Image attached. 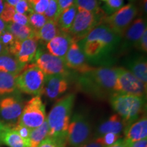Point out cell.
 <instances>
[{
	"label": "cell",
	"mask_w": 147,
	"mask_h": 147,
	"mask_svg": "<svg viewBox=\"0 0 147 147\" xmlns=\"http://www.w3.org/2000/svg\"><path fill=\"white\" fill-rule=\"evenodd\" d=\"M77 13V8L74 4L71 6L67 8V10L63 11L61 14L59 16L56 21L60 32L67 33L71 27Z\"/></svg>",
	"instance_id": "26"
},
{
	"label": "cell",
	"mask_w": 147,
	"mask_h": 147,
	"mask_svg": "<svg viewBox=\"0 0 147 147\" xmlns=\"http://www.w3.org/2000/svg\"><path fill=\"white\" fill-rule=\"evenodd\" d=\"M23 103L18 95H8L0 100V116L3 120L13 122L19 119Z\"/></svg>",
	"instance_id": "15"
},
{
	"label": "cell",
	"mask_w": 147,
	"mask_h": 147,
	"mask_svg": "<svg viewBox=\"0 0 147 147\" xmlns=\"http://www.w3.org/2000/svg\"><path fill=\"white\" fill-rule=\"evenodd\" d=\"M49 127L47 119L41 125L31 130L29 147H38L44 140L49 136Z\"/></svg>",
	"instance_id": "27"
},
{
	"label": "cell",
	"mask_w": 147,
	"mask_h": 147,
	"mask_svg": "<svg viewBox=\"0 0 147 147\" xmlns=\"http://www.w3.org/2000/svg\"><path fill=\"white\" fill-rule=\"evenodd\" d=\"M117 80L115 93L136 95L146 98V84L124 67H115Z\"/></svg>",
	"instance_id": "8"
},
{
	"label": "cell",
	"mask_w": 147,
	"mask_h": 147,
	"mask_svg": "<svg viewBox=\"0 0 147 147\" xmlns=\"http://www.w3.org/2000/svg\"><path fill=\"white\" fill-rule=\"evenodd\" d=\"M74 4L77 9L83 10L95 14H104L97 0H74Z\"/></svg>",
	"instance_id": "28"
},
{
	"label": "cell",
	"mask_w": 147,
	"mask_h": 147,
	"mask_svg": "<svg viewBox=\"0 0 147 147\" xmlns=\"http://www.w3.org/2000/svg\"><path fill=\"white\" fill-rule=\"evenodd\" d=\"M8 51V49H7L6 47H4L2 44L0 42V55H1V54H3V53H5V51Z\"/></svg>",
	"instance_id": "48"
},
{
	"label": "cell",
	"mask_w": 147,
	"mask_h": 147,
	"mask_svg": "<svg viewBox=\"0 0 147 147\" xmlns=\"http://www.w3.org/2000/svg\"><path fill=\"white\" fill-rule=\"evenodd\" d=\"M92 137L89 119L83 113H75L71 117L67 129L66 143L71 147H80L89 142Z\"/></svg>",
	"instance_id": "6"
},
{
	"label": "cell",
	"mask_w": 147,
	"mask_h": 147,
	"mask_svg": "<svg viewBox=\"0 0 147 147\" xmlns=\"http://www.w3.org/2000/svg\"><path fill=\"white\" fill-rule=\"evenodd\" d=\"M125 65L127 70L138 78L140 80L146 84L147 82V62L146 58L142 55H136L129 58Z\"/></svg>",
	"instance_id": "20"
},
{
	"label": "cell",
	"mask_w": 147,
	"mask_h": 147,
	"mask_svg": "<svg viewBox=\"0 0 147 147\" xmlns=\"http://www.w3.org/2000/svg\"><path fill=\"white\" fill-rule=\"evenodd\" d=\"M15 13L16 11L14 9V6L5 3L4 8H3V12H1V15H0V18L5 23H10V22H12V17Z\"/></svg>",
	"instance_id": "35"
},
{
	"label": "cell",
	"mask_w": 147,
	"mask_h": 147,
	"mask_svg": "<svg viewBox=\"0 0 147 147\" xmlns=\"http://www.w3.org/2000/svg\"><path fill=\"white\" fill-rule=\"evenodd\" d=\"M64 61L67 68L77 71L79 74L86 73L94 67L89 63L78 42H73L71 44Z\"/></svg>",
	"instance_id": "14"
},
{
	"label": "cell",
	"mask_w": 147,
	"mask_h": 147,
	"mask_svg": "<svg viewBox=\"0 0 147 147\" xmlns=\"http://www.w3.org/2000/svg\"><path fill=\"white\" fill-rule=\"evenodd\" d=\"M6 23H5L0 18V35L6 29Z\"/></svg>",
	"instance_id": "45"
},
{
	"label": "cell",
	"mask_w": 147,
	"mask_h": 147,
	"mask_svg": "<svg viewBox=\"0 0 147 147\" xmlns=\"http://www.w3.org/2000/svg\"><path fill=\"white\" fill-rule=\"evenodd\" d=\"M72 42L73 40L68 33L60 32L57 36L47 44V49L51 55L64 59Z\"/></svg>",
	"instance_id": "18"
},
{
	"label": "cell",
	"mask_w": 147,
	"mask_h": 147,
	"mask_svg": "<svg viewBox=\"0 0 147 147\" xmlns=\"http://www.w3.org/2000/svg\"><path fill=\"white\" fill-rule=\"evenodd\" d=\"M59 32V29L55 21H47L43 27L36 32L35 38L38 42L40 41L42 43L47 44L57 36Z\"/></svg>",
	"instance_id": "23"
},
{
	"label": "cell",
	"mask_w": 147,
	"mask_h": 147,
	"mask_svg": "<svg viewBox=\"0 0 147 147\" xmlns=\"http://www.w3.org/2000/svg\"><path fill=\"white\" fill-rule=\"evenodd\" d=\"M38 147H66V144L48 136L42 141Z\"/></svg>",
	"instance_id": "37"
},
{
	"label": "cell",
	"mask_w": 147,
	"mask_h": 147,
	"mask_svg": "<svg viewBox=\"0 0 147 147\" xmlns=\"http://www.w3.org/2000/svg\"><path fill=\"white\" fill-rule=\"evenodd\" d=\"M43 14L48 21H53L56 23L58 18L57 1L56 0H49V5Z\"/></svg>",
	"instance_id": "32"
},
{
	"label": "cell",
	"mask_w": 147,
	"mask_h": 147,
	"mask_svg": "<svg viewBox=\"0 0 147 147\" xmlns=\"http://www.w3.org/2000/svg\"><path fill=\"white\" fill-rule=\"evenodd\" d=\"M121 38L106 25L100 24L78 42V45L89 64H102L112 58L119 47Z\"/></svg>",
	"instance_id": "1"
},
{
	"label": "cell",
	"mask_w": 147,
	"mask_h": 147,
	"mask_svg": "<svg viewBox=\"0 0 147 147\" xmlns=\"http://www.w3.org/2000/svg\"><path fill=\"white\" fill-rule=\"evenodd\" d=\"M146 30V22L144 18H138L132 22L126 29L120 47V53L127 52L133 48H137L141 37Z\"/></svg>",
	"instance_id": "13"
},
{
	"label": "cell",
	"mask_w": 147,
	"mask_h": 147,
	"mask_svg": "<svg viewBox=\"0 0 147 147\" xmlns=\"http://www.w3.org/2000/svg\"><path fill=\"white\" fill-rule=\"evenodd\" d=\"M32 63L36 64L46 76L61 74L67 76L69 74L63 59L54 56L41 49L37 50Z\"/></svg>",
	"instance_id": "11"
},
{
	"label": "cell",
	"mask_w": 147,
	"mask_h": 147,
	"mask_svg": "<svg viewBox=\"0 0 147 147\" xmlns=\"http://www.w3.org/2000/svg\"><path fill=\"white\" fill-rule=\"evenodd\" d=\"M4 3L3 0H0V15H1V12H3V8H4Z\"/></svg>",
	"instance_id": "49"
},
{
	"label": "cell",
	"mask_w": 147,
	"mask_h": 147,
	"mask_svg": "<svg viewBox=\"0 0 147 147\" xmlns=\"http://www.w3.org/2000/svg\"><path fill=\"white\" fill-rule=\"evenodd\" d=\"M6 127L7 125H5L3 124L1 121H0V143H1V136Z\"/></svg>",
	"instance_id": "47"
},
{
	"label": "cell",
	"mask_w": 147,
	"mask_h": 147,
	"mask_svg": "<svg viewBox=\"0 0 147 147\" xmlns=\"http://www.w3.org/2000/svg\"><path fill=\"white\" fill-rule=\"evenodd\" d=\"M108 147H129V142L124 138H121L115 144Z\"/></svg>",
	"instance_id": "43"
},
{
	"label": "cell",
	"mask_w": 147,
	"mask_h": 147,
	"mask_svg": "<svg viewBox=\"0 0 147 147\" xmlns=\"http://www.w3.org/2000/svg\"><path fill=\"white\" fill-rule=\"evenodd\" d=\"M46 119L45 104L40 96H34L23 106L18 123L32 129L41 125Z\"/></svg>",
	"instance_id": "10"
},
{
	"label": "cell",
	"mask_w": 147,
	"mask_h": 147,
	"mask_svg": "<svg viewBox=\"0 0 147 147\" xmlns=\"http://www.w3.org/2000/svg\"><path fill=\"white\" fill-rule=\"evenodd\" d=\"M76 95L69 93L55 104L47 117L49 125V137L67 144V129L71 117Z\"/></svg>",
	"instance_id": "3"
},
{
	"label": "cell",
	"mask_w": 147,
	"mask_h": 147,
	"mask_svg": "<svg viewBox=\"0 0 147 147\" xmlns=\"http://www.w3.org/2000/svg\"><path fill=\"white\" fill-rule=\"evenodd\" d=\"M57 1L58 5V17L63 11L69 8L74 3V0H57Z\"/></svg>",
	"instance_id": "39"
},
{
	"label": "cell",
	"mask_w": 147,
	"mask_h": 147,
	"mask_svg": "<svg viewBox=\"0 0 147 147\" xmlns=\"http://www.w3.org/2000/svg\"><path fill=\"white\" fill-rule=\"evenodd\" d=\"M1 142L8 147H27L26 143L13 127L7 125L1 136Z\"/></svg>",
	"instance_id": "25"
},
{
	"label": "cell",
	"mask_w": 147,
	"mask_h": 147,
	"mask_svg": "<svg viewBox=\"0 0 147 147\" xmlns=\"http://www.w3.org/2000/svg\"><path fill=\"white\" fill-rule=\"evenodd\" d=\"M46 75L34 63L27 64L16 78L17 89L34 96L42 95Z\"/></svg>",
	"instance_id": "5"
},
{
	"label": "cell",
	"mask_w": 147,
	"mask_h": 147,
	"mask_svg": "<svg viewBox=\"0 0 147 147\" xmlns=\"http://www.w3.org/2000/svg\"><path fill=\"white\" fill-rule=\"evenodd\" d=\"M28 21L29 26L32 27L35 32H36L43 27L48 20L43 14L32 12L28 16Z\"/></svg>",
	"instance_id": "29"
},
{
	"label": "cell",
	"mask_w": 147,
	"mask_h": 147,
	"mask_svg": "<svg viewBox=\"0 0 147 147\" xmlns=\"http://www.w3.org/2000/svg\"><path fill=\"white\" fill-rule=\"evenodd\" d=\"M124 139L128 142H134L146 139L147 138V118L143 115L136 121L125 127L123 130Z\"/></svg>",
	"instance_id": "17"
},
{
	"label": "cell",
	"mask_w": 147,
	"mask_h": 147,
	"mask_svg": "<svg viewBox=\"0 0 147 147\" xmlns=\"http://www.w3.org/2000/svg\"><path fill=\"white\" fill-rule=\"evenodd\" d=\"M112 108L122 119L125 127L136 121L144 110L146 98L114 93L110 96Z\"/></svg>",
	"instance_id": "4"
},
{
	"label": "cell",
	"mask_w": 147,
	"mask_h": 147,
	"mask_svg": "<svg viewBox=\"0 0 147 147\" xmlns=\"http://www.w3.org/2000/svg\"><path fill=\"white\" fill-rule=\"evenodd\" d=\"M14 129H15L19 136L22 138V139L26 143L27 147H29V140L30 136L31 129H29L26 126L22 125L21 124L17 123L15 126L13 127Z\"/></svg>",
	"instance_id": "36"
},
{
	"label": "cell",
	"mask_w": 147,
	"mask_h": 147,
	"mask_svg": "<svg viewBox=\"0 0 147 147\" xmlns=\"http://www.w3.org/2000/svg\"><path fill=\"white\" fill-rule=\"evenodd\" d=\"M124 129L125 125L122 119L117 114H114L98 126L93 134V138H96L109 133L121 135Z\"/></svg>",
	"instance_id": "19"
},
{
	"label": "cell",
	"mask_w": 147,
	"mask_h": 147,
	"mask_svg": "<svg viewBox=\"0 0 147 147\" xmlns=\"http://www.w3.org/2000/svg\"><path fill=\"white\" fill-rule=\"evenodd\" d=\"M56 1H57V0H56Z\"/></svg>",
	"instance_id": "53"
},
{
	"label": "cell",
	"mask_w": 147,
	"mask_h": 147,
	"mask_svg": "<svg viewBox=\"0 0 147 147\" xmlns=\"http://www.w3.org/2000/svg\"><path fill=\"white\" fill-rule=\"evenodd\" d=\"M129 1H135V0H129Z\"/></svg>",
	"instance_id": "51"
},
{
	"label": "cell",
	"mask_w": 147,
	"mask_h": 147,
	"mask_svg": "<svg viewBox=\"0 0 147 147\" xmlns=\"http://www.w3.org/2000/svg\"><path fill=\"white\" fill-rule=\"evenodd\" d=\"M138 49L144 53L147 52V29L141 37L138 46Z\"/></svg>",
	"instance_id": "41"
},
{
	"label": "cell",
	"mask_w": 147,
	"mask_h": 147,
	"mask_svg": "<svg viewBox=\"0 0 147 147\" xmlns=\"http://www.w3.org/2000/svg\"><path fill=\"white\" fill-rule=\"evenodd\" d=\"M37 50L38 41L35 38H28L22 41L15 40L14 43L8 48V53L24 64L33 61Z\"/></svg>",
	"instance_id": "12"
},
{
	"label": "cell",
	"mask_w": 147,
	"mask_h": 147,
	"mask_svg": "<svg viewBox=\"0 0 147 147\" xmlns=\"http://www.w3.org/2000/svg\"><path fill=\"white\" fill-rule=\"evenodd\" d=\"M106 16L105 13L95 14L88 11L77 9L76 16L67 33L73 42H78L85 38L95 27L102 24L103 18Z\"/></svg>",
	"instance_id": "7"
},
{
	"label": "cell",
	"mask_w": 147,
	"mask_h": 147,
	"mask_svg": "<svg viewBox=\"0 0 147 147\" xmlns=\"http://www.w3.org/2000/svg\"><path fill=\"white\" fill-rule=\"evenodd\" d=\"M33 12L38 14H44L49 5V0H27Z\"/></svg>",
	"instance_id": "33"
},
{
	"label": "cell",
	"mask_w": 147,
	"mask_h": 147,
	"mask_svg": "<svg viewBox=\"0 0 147 147\" xmlns=\"http://www.w3.org/2000/svg\"><path fill=\"white\" fill-rule=\"evenodd\" d=\"M80 147H103V146L101 144H99V143H97L95 140L91 139L90 140L89 142L86 143V144L82 145V146Z\"/></svg>",
	"instance_id": "44"
},
{
	"label": "cell",
	"mask_w": 147,
	"mask_h": 147,
	"mask_svg": "<svg viewBox=\"0 0 147 147\" xmlns=\"http://www.w3.org/2000/svg\"><path fill=\"white\" fill-rule=\"evenodd\" d=\"M27 65L18 61L8 51L0 55V71L18 76Z\"/></svg>",
	"instance_id": "21"
},
{
	"label": "cell",
	"mask_w": 147,
	"mask_h": 147,
	"mask_svg": "<svg viewBox=\"0 0 147 147\" xmlns=\"http://www.w3.org/2000/svg\"><path fill=\"white\" fill-rule=\"evenodd\" d=\"M14 9H15L16 13L24 14V15H26L27 16L30 14H32V12H34L27 0L20 1L19 2L14 5Z\"/></svg>",
	"instance_id": "34"
},
{
	"label": "cell",
	"mask_w": 147,
	"mask_h": 147,
	"mask_svg": "<svg viewBox=\"0 0 147 147\" xmlns=\"http://www.w3.org/2000/svg\"><path fill=\"white\" fill-rule=\"evenodd\" d=\"M123 0H107L103 5L102 10L106 16H110L123 6Z\"/></svg>",
	"instance_id": "31"
},
{
	"label": "cell",
	"mask_w": 147,
	"mask_h": 147,
	"mask_svg": "<svg viewBox=\"0 0 147 147\" xmlns=\"http://www.w3.org/2000/svg\"><path fill=\"white\" fill-rule=\"evenodd\" d=\"M121 138H122V136L121 134L109 133L104 134L102 136L96 138L92 139L95 140L97 143L102 145L103 147H108L114 144Z\"/></svg>",
	"instance_id": "30"
},
{
	"label": "cell",
	"mask_w": 147,
	"mask_h": 147,
	"mask_svg": "<svg viewBox=\"0 0 147 147\" xmlns=\"http://www.w3.org/2000/svg\"><path fill=\"white\" fill-rule=\"evenodd\" d=\"M80 74L78 87L91 96L103 98L115 93L117 80L115 68L93 67L91 70Z\"/></svg>",
	"instance_id": "2"
},
{
	"label": "cell",
	"mask_w": 147,
	"mask_h": 147,
	"mask_svg": "<svg viewBox=\"0 0 147 147\" xmlns=\"http://www.w3.org/2000/svg\"><path fill=\"white\" fill-rule=\"evenodd\" d=\"M17 76L0 71V97L8 96L17 91L16 78Z\"/></svg>",
	"instance_id": "24"
},
{
	"label": "cell",
	"mask_w": 147,
	"mask_h": 147,
	"mask_svg": "<svg viewBox=\"0 0 147 147\" xmlns=\"http://www.w3.org/2000/svg\"><path fill=\"white\" fill-rule=\"evenodd\" d=\"M20 1H21V0H5V3H7L9 5H12V6H14Z\"/></svg>",
	"instance_id": "46"
},
{
	"label": "cell",
	"mask_w": 147,
	"mask_h": 147,
	"mask_svg": "<svg viewBox=\"0 0 147 147\" xmlns=\"http://www.w3.org/2000/svg\"><path fill=\"white\" fill-rule=\"evenodd\" d=\"M5 30L13 35L15 40L18 41H22L28 38L36 39V32L29 25H21L13 22H10L6 24Z\"/></svg>",
	"instance_id": "22"
},
{
	"label": "cell",
	"mask_w": 147,
	"mask_h": 147,
	"mask_svg": "<svg viewBox=\"0 0 147 147\" xmlns=\"http://www.w3.org/2000/svg\"><path fill=\"white\" fill-rule=\"evenodd\" d=\"M12 22L18 24V25H29L28 16L24 15V14L16 13V12L14 14L13 17H12Z\"/></svg>",
	"instance_id": "40"
},
{
	"label": "cell",
	"mask_w": 147,
	"mask_h": 147,
	"mask_svg": "<svg viewBox=\"0 0 147 147\" xmlns=\"http://www.w3.org/2000/svg\"><path fill=\"white\" fill-rule=\"evenodd\" d=\"M68 88L67 76L61 74L46 76L43 93L48 99L54 100L65 93Z\"/></svg>",
	"instance_id": "16"
},
{
	"label": "cell",
	"mask_w": 147,
	"mask_h": 147,
	"mask_svg": "<svg viewBox=\"0 0 147 147\" xmlns=\"http://www.w3.org/2000/svg\"><path fill=\"white\" fill-rule=\"evenodd\" d=\"M138 13L137 7L133 3H128L111 15L106 16L103 18L102 24L106 25L122 38Z\"/></svg>",
	"instance_id": "9"
},
{
	"label": "cell",
	"mask_w": 147,
	"mask_h": 147,
	"mask_svg": "<svg viewBox=\"0 0 147 147\" xmlns=\"http://www.w3.org/2000/svg\"><path fill=\"white\" fill-rule=\"evenodd\" d=\"M129 147H147V139L137 141L134 142H129Z\"/></svg>",
	"instance_id": "42"
},
{
	"label": "cell",
	"mask_w": 147,
	"mask_h": 147,
	"mask_svg": "<svg viewBox=\"0 0 147 147\" xmlns=\"http://www.w3.org/2000/svg\"><path fill=\"white\" fill-rule=\"evenodd\" d=\"M146 0H143L142 1V5H143V10L145 12V14L146 13Z\"/></svg>",
	"instance_id": "50"
},
{
	"label": "cell",
	"mask_w": 147,
	"mask_h": 147,
	"mask_svg": "<svg viewBox=\"0 0 147 147\" xmlns=\"http://www.w3.org/2000/svg\"><path fill=\"white\" fill-rule=\"evenodd\" d=\"M102 1H107V0H102Z\"/></svg>",
	"instance_id": "52"
},
{
	"label": "cell",
	"mask_w": 147,
	"mask_h": 147,
	"mask_svg": "<svg viewBox=\"0 0 147 147\" xmlns=\"http://www.w3.org/2000/svg\"><path fill=\"white\" fill-rule=\"evenodd\" d=\"M14 41H15V38L13 35L7 30H5L0 35V42L7 49L12 45Z\"/></svg>",
	"instance_id": "38"
}]
</instances>
